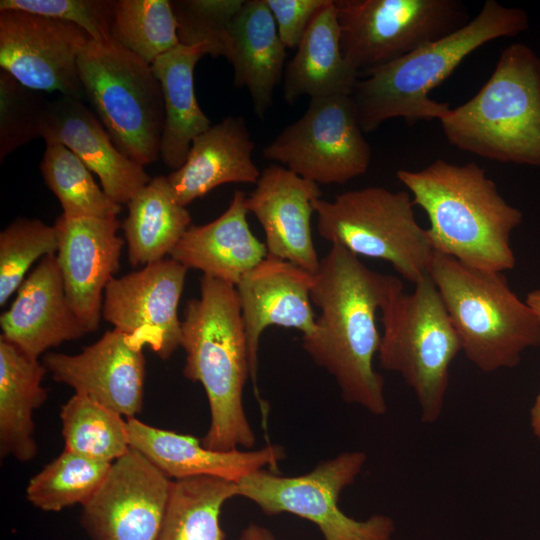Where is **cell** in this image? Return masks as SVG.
<instances>
[{"instance_id":"30bf717a","label":"cell","mask_w":540,"mask_h":540,"mask_svg":"<svg viewBox=\"0 0 540 540\" xmlns=\"http://www.w3.org/2000/svg\"><path fill=\"white\" fill-rule=\"evenodd\" d=\"M334 5L342 55L360 75L470 21L459 0H334Z\"/></svg>"},{"instance_id":"8992f818","label":"cell","mask_w":540,"mask_h":540,"mask_svg":"<svg viewBox=\"0 0 540 540\" xmlns=\"http://www.w3.org/2000/svg\"><path fill=\"white\" fill-rule=\"evenodd\" d=\"M434 282L467 359L485 373L517 366L540 346V318L510 288L503 272L479 270L435 252Z\"/></svg>"},{"instance_id":"d6986e66","label":"cell","mask_w":540,"mask_h":540,"mask_svg":"<svg viewBox=\"0 0 540 540\" xmlns=\"http://www.w3.org/2000/svg\"><path fill=\"white\" fill-rule=\"evenodd\" d=\"M245 206L265 233L267 255L288 261L315 274L319 268L311 229L314 200L321 198L317 183L302 178L282 165L261 172Z\"/></svg>"},{"instance_id":"5b68a950","label":"cell","mask_w":540,"mask_h":540,"mask_svg":"<svg viewBox=\"0 0 540 540\" xmlns=\"http://www.w3.org/2000/svg\"><path fill=\"white\" fill-rule=\"evenodd\" d=\"M439 121L460 150L540 167V58L523 43L507 46L477 94Z\"/></svg>"},{"instance_id":"1f68e13d","label":"cell","mask_w":540,"mask_h":540,"mask_svg":"<svg viewBox=\"0 0 540 540\" xmlns=\"http://www.w3.org/2000/svg\"><path fill=\"white\" fill-rule=\"evenodd\" d=\"M40 164L44 182L59 200L68 218H114L121 205L94 181L91 171L66 146L45 141Z\"/></svg>"},{"instance_id":"f1b7e54d","label":"cell","mask_w":540,"mask_h":540,"mask_svg":"<svg viewBox=\"0 0 540 540\" xmlns=\"http://www.w3.org/2000/svg\"><path fill=\"white\" fill-rule=\"evenodd\" d=\"M127 206L121 226L133 266L165 259L191 226L189 212L176 201L164 176L152 178Z\"/></svg>"},{"instance_id":"cb8c5ba5","label":"cell","mask_w":540,"mask_h":540,"mask_svg":"<svg viewBox=\"0 0 540 540\" xmlns=\"http://www.w3.org/2000/svg\"><path fill=\"white\" fill-rule=\"evenodd\" d=\"M245 201L246 195L236 190L228 208L218 218L187 229L170 258L188 270L196 269L236 286L267 256L265 243L250 230Z\"/></svg>"},{"instance_id":"d4e9b609","label":"cell","mask_w":540,"mask_h":540,"mask_svg":"<svg viewBox=\"0 0 540 540\" xmlns=\"http://www.w3.org/2000/svg\"><path fill=\"white\" fill-rule=\"evenodd\" d=\"M285 58L286 47L265 0H245L230 27L226 59L233 66L234 85L248 90L259 118L272 106Z\"/></svg>"},{"instance_id":"603a6c76","label":"cell","mask_w":540,"mask_h":540,"mask_svg":"<svg viewBox=\"0 0 540 540\" xmlns=\"http://www.w3.org/2000/svg\"><path fill=\"white\" fill-rule=\"evenodd\" d=\"M254 143L241 116H227L197 136L184 164L168 176L176 201L186 207L226 183L256 184Z\"/></svg>"},{"instance_id":"836d02e7","label":"cell","mask_w":540,"mask_h":540,"mask_svg":"<svg viewBox=\"0 0 540 540\" xmlns=\"http://www.w3.org/2000/svg\"><path fill=\"white\" fill-rule=\"evenodd\" d=\"M111 37L150 65L180 45L168 0H115Z\"/></svg>"},{"instance_id":"74e56055","label":"cell","mask_w":540,"mask_h":540,"mask_svg":"<svg viewBox=\"0 0 540 540\" xmlns=\"http://www.w3.org/2000/svg\"><path fill=\"white\" fill-rule=\"evenodd\" d=\"M115 0H1V10H21L72 23L96 41L111 39Z\"/></svg>"},{"instance_id":"4316f807","label":"cell","mask_w":540,"mask_h":540,"mask_svg":"<svg viewBox=\"0 0 540 540\" xmlns=\"http://www.w3.org/2000/svg\"><path fill=\"white\" fill-rule=\"evenodd\" d=\"M202 56L199 47L180 44L151 64L164 100L160 156L173 171L186 161L193 140L212 126L194 91V69Z\"/></svg>"},{"instance_id":"d6a6232c","label":"cell","mask_w":540,"mask_h":540,"mask_svg":"<svg viewBox=\"0 0 540 540\" xmlns=\"http://www.w3.org/2000/svg\"><path fill=\"white\" fill-rule=\"evenodd\" d=\"M111 464L64 449L30 479L26 497L32 505L47 512L83 505L101 486Z\"/></svg>"},{"instance_id":"2e32d148","label":"cell","mask_w":540,"mask_h":540,"mask_svg":"<svg viewBox=\"0 0 540 540\" xmlns=\"http://www.w3.org/2000/svg\"><path fill=\"white\" fill-rule=\"evenodd\" d=\"M141 344L113 328L78 354L51 352L42 364L52 378L127 419L142 410L145 358Z\"/></svg>"},{"instance_id":"d590c367","label":"cell","mask_w":540,"mask_h":540,"mask_svg":"<svg viewBox=\"0 0 540 540\" xmlns=\"http://www.w3.org/2000/svg\"><path fill=\"white\" fill-rule=\"evenodd\" d=\"M244 0L172 1L180 44L204 55L227 57L232 21Z\"/></svg>"},{"instance_id":"b9f144b4","label":"cell","mask_w":540,"mask_h":540,"mask_svg":"<svg viewBox=\"0 0 540 540\" xmlns=\"http://www.w3.org/2000/svg\"><path fill=\"white\" fill-rule=\"evenodd\" d=\"M525 302L540 318V287L530 291L526 296Z\"/></svg>"},{"instance_id":"ffe728a7","label":"cell","mask_w":540,"mask_h":540,"mask_svg":"<svg viewBox=\"0 0 540 540\" xmlns=\"http://www.w3.org/2000/svg\"><path fill=\"white\" fill-rule=\"evenodd\" d=\"M0 326L1 338L35 360L89 333L68 301L56 254L43 257L24 279Z\"/></svg>"},{"instance_id":"e575fe53","label":"cell","mask_w":540,"mask_h":540,"mask_svg":"<svg viewBox=\"0 0 540 540\" xmlns=\"http://www.w3.org/2000/svg\"><path fill=\"white\" fill-rule=\"evenodd\" d=\"M58 230L39 219L18 218L0 233V305L15 293L39 258L55 255Z\"/></svg>"},{"instance_id":"6da1fadb","label":"cell","mask_w":540,"mask_h":540,"mask_svg":"<svg viewBox=\"0 0 540 540\" xmlns=\"http://www.w3.org/2000/svg\"><path fill=\"white\" fill-rule=\"evenodd\" d=\"M402 290L401 279L370 269L337 243L313 274L310 295L320 313L302 347L335 378L345 402L377 416L386 413L387 403L384 377L373 365L381 341L376 317Z\"/></svg>"},{"instance_id":"9a60e30c","label":"cell","mask_w":540,"mask_h":540,"mask_svg":"<svg viewBox=\"0 0 540 540\" xmlns=\"http://www.w3.org/2000/svg\"><path fill=\"white\" fill-rule=\"evenodd\" d=\"M188 269L172 258L114 277L104 292L102 317L167 360L180 346L178 305Z\"/></svg>"},{"instance_id":"7a4b0ae2","label":"cell","mask_w":540,"mask_h":540,"mask_svg":"<svg viewBox=\"0 0 540 540\" xmlns=\"http://www.w3.org/2000/svg\"><path fill=\"white\" fill-rule=\"evenodd\" d=\"M397 179L427 215L435 252L484 271L513 269L511 234L523 219L475 162L437 159L417 171L399 169Z\"/></svg>"},{"instance_id":"ba28073f","label":"cell","mask_w":540,"mask_h":540,"mask_svg":"<svg viewBox=\"0 0 540 540\" xmlns=\"http://www.w3.org/2000/svg\"><path fill=\"white\" fill-rule=\"evenodd\" d=\"M86 96L116 147L145 166L160 156L161 85L149 63L115 40L90 39L78 56Z\"/></svg>"},{"instance_id":"7402d4cb","label":"cell","mask_w":540,"mask_h":540,"mask_svg":"<svg viewBox=\"0 0 540 540\" xmlns=\"http://www.w3.org/2000/svg\"><path fill=\"white\" fill-rule=\"evenodd\" d=\"M126 421L130 447L172 480L207 476L237 483L265 466L276 469L285 456L277 445L253 451L214 450L191 435L153 427L135 417Z\"/></svg>"},{"instance_id":"8fae6325","label":"cell","mask_w":540,"mask_h":540,"mask_svg":"<svg viewBox=\"0 0 540 540\" xmlns=\"http://www.w3.org/2000/svg\"><path fill=\"white\" fill-rule=\"evenodd\" d=\"M366 454L344 452L310 472L282 477L261 469L236 483L237 496L254 502L265 514L291 513L315 523L325 540H391L393 520L373 515L365 521L348 517L338 507L344 488L361 472Z\"/></svg>"},{"instance_id":"f546056e","label":"cell","mask_w":540,"mask_h":540,"mask_svg":"<svg viewBox=\"0 0 540 540\" xmlns=\"http://www.w3.org/2000/svg\"><path fill=\"white\" fill-rule=\"evenodd\" d=\"M234 496L236 483L224 479L201 476L173 480L156 540H224L221 509Z\"/></svg>"},{"instance_id":"ab89813d","label":"cell","mask_w":540,"mask_h":540,"mask_svg":"<svg viewBox=\"0 0 540 540\" xmlns=\"http://www.w3.org/2000/svg\"><path fill=\"white\" fill-rule=\"evenodd\" d=\"M240 540H275V538L269 529L252 523L242 531Z\"/></svg>"},{"instance_id":"83f0119b","label":"cell","mask_w":540,"mask_h":540,"mask_svg":"<svg viewBox=\"0 0 540 540\" xmlns=\"http://www.w3.org/2000/svg\"><path fill=\"white\" fill-rule=\"evenodd\" d=\"M38 360L0 337V452L21 462L37 454L33 413L47 399Z\"/></svg>"},{"instance_id":"277c9868","label":"cell","mask_w":540,"mask_h":540,"mask_svg":"<svg viewBox=\"0 0 540 540\" xmlns=\"http://www.w3.org/2000/svg\"><path fill=\"white\" fill-rule=\"evenodd\" d=\"M528 27L529 17L523 9L487 0L462 28L365 72L350 95L362 131L372 132L399 117L409 124L440 120L451 108L433 100L429 93L477 48L497 38L516 36Z\"/></svg>"},{"instance_id":"8d00e7d4","label":"cell","mask_w":540,"mask_h":540,"mask_svg":"<svg viewBox=\"0 0 540 540\" xmlns=\"http://www.w3.org/2000/svg\"><path fill=\"white\" fill-rule=\"evenodd\" d=\"M50 101L0 69V162L42 137Z\"/></svg>"},{"instance_id":"5bb4252c","label":"cell","mask_w":540,"mask_h":540,"mask_svg":"<svg viewBox=\"0 0 540 540\" xmlns=\"http://www.w3.org/2000/svg\"><path fill=\"white\" fill-rule=\"evenodd\" d=\"M172 485V479L130 448L112 462L101 486L82 505V525L92 540H156Z\"/></svg>"},{"instance_id":"4fadbf2b","label":"cell","mask_w":540,"mask_h":540,"mask_svg":"<svg viewBox=\"0 0 540 540\" xmlns=\"http://www.w3.org/2000/svg\"><path fill=\"white\" fill-rule=\"evenodd\" d=\"M90 39L69 22L21 10L0 11V67L38 92L83 98L78 56Z\"/></svg>"},{"instance_id":"7c38bea8","label":"cell","mask_w":540,"mask_h":540,"mask_svg":"<svg viewBox=\"0 0 540 540\" xmlns=\"http://www.w3.org/2000/svg\"><path fill=\"white\" fill-rule=\"evenodd\" d=\"M263 157L317 184L366 173L371 149L348 95L310 99L305 113L263 149Z\"/></svg>"},{"instance_id":"e0dca14e","label":"cell","mask_w":540,"mask_h":540,"mask_svg":"<svg viewBox=\"0 0 540 540\" xmlns=\"http://www.w3.org/2000/svg\"><path fill=\"white\" fill-rule=\"evenodd\" d=\"M58 230V265L68 301L89 333L98 329L104 292L120 267L124 240L114 218H68L61 214Z\"/></svg>"},{"instance_id":"44dd1931","label":"cell","mask_w":540,"mask_h":540,"mask_svg":"<svg viewBox=\"0 0 540 540\" xmlns=\"http://www.w3.org/2000/svg\"><path fill=\"white\" fill-rule=\"evenodd\" d=\"M42 138L70 149L98 176L108 197L120 205L128 204L152 179L142 165L116 147L82 99L60 95L50 101Z\"/></svg>"},{"instance_id":"4dcf8cb0","label":"cell","mask_w":540,"mask_h":540,"mask_svg":"<svg viewBox=\"0 0 540 540\" xmlns=\"http://www.w3.org/2000/svg\"><path fill=\"white\" fill-rule=\"evenodd\" d=\"M60 419L65 449L73 453L112 463L131 448L123 416L85 395L75 393Z\"/></svg>"},{"instance_id":"3957f363","label":"cell","mask_w":540,"mask_h":540,"mask_svg":"<svg viewBox=\"0 0 540 540\" xmlns=\"http://www.w3.org/2000/svg\"><path fill=\"white\" fill-rule=\"evenodd\" d=\"M180 346L186 358L183 375L203 386L210 426L202 444L228 451L256 442L243 407L250 366L236 287L203 275L200 297L186 302Z\"/></svg>"},{"instance_id":"ac0fdd59","label":"cell","mask_w":540,"mask_h":540,"mask_svg":"<svg viewBox=\"0 0 540 540\" xmlns=\"http://www.w3.org/2000/svg\"><path fill=\"white\" fill-rule=\"evenodd\" d=\"M312 282L313 274L267 255L235 286L241 306L250 378L261 406L257 390L260 337L270 326L294 328L303 335L314 331L316 316L310 295Z\"/></svg>"},{"instance_id":"52a82bcc","label":"cell","mask_w":540,"mask_h":540,"mask_svg":"<svg viewBox=\"0 0 540 540\" xmlns=\"http://www.w3.org/2000/svg\"><path fill=\"white\" fill-rule=\"evenodd\" d=\"M411 293L394 294L382 307L380 367L401 375L412 388L421 421L441 416L449 385V369L462 351L459 336L441 296L427 274Z\"/></svg>"},{"instance_id":"9c48e42d","label":"cell","mask_w":540,"mask_h":540,"mask_svg":"<svg viewBox=\"0 0 540 540\" xmlns=\"http://www.w3.org/2000/svg\"><path fill=\"white\" fill-rule=\"evenodd\" d=\"M313 206L324 240L358 257L386 261L414 284L428 274L434 250L406 191L365 187L341 193L333 201L318 198Z\"/></svg>"},{"instance_id":"60d3db41","label":"cell","mask_w":540,"mask_h":540,"mask_svg":"<svg viewBox=\"0 0 540 540\" xmlns=\"http://www.w3.org/2000/svg\"><path fill=\"white\" fill-rule=\"evenodd\" d=\"M530 425L534 435L540 442V389L530 409Z\"/></svg>"},{"instance_id":"484cf974","label":"cell","mask_w":540,"mask_h":540,"mask_svg":"<svg viewBox=\"0 0 540 540\" xmlns=\"http://www.w3.org/2000/svg\"><path fill=\"white\" fill-rule=\"evenodd\" d=\"M359 72L343 57L340 27L334 0L315 15L283 74V98L293 104L302 96L310 99L350 96Z\"/></svg>"},{"instance_id":"f35d334b","label":"cell","mask_w":540,"mask_h":540,"mask_svg":"<svg viewBox=\"0 0 540 540\" xmlns=\"http://www.w3.org/2000/svg\"><path fill=\"white\" fill-rule=\"evenodd\" d=\"M286 48H297L315 15L328 0H265Z\"/></svg>"}]
</instances>
